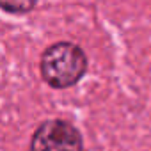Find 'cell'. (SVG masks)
<instances>
[{
  "instance_id": "obj_1",
  "label": "cell",
  "mask_w": 151,
  "mask_h": 151,
  "mask_svg": "<svg viewBox=\"0 0 151 151\" xmlns=\"http://www.w3.org/2000/svg\"><path fill=\"white\" fill-rule=\"evenodd\" d=\"M41 77L53 89H66L77 84L87 71L84 50L73 43L60 41L45 50L41 55Z\"/></svg>"
},
{
  "instance_id": "obj_2",
  "label": "cell",
  "mask_w": 151,
  "mask_h": 151,
  "mask_svg": "<svg viewBox=\"0 0 151 151\" xmlns=\"http://www.w3.org/2000/svg\"><path fill=\"white\" fill-rule=\"evenodd\" d=\"M82 147L80 132L62 119L41 123L30 140V151H82Z\"/></svg>"
},
{
  "instance_id": "obj_3",
  "label": "cell",
  "mask_w": 151,
  "mask_h": 151,
  "mask_svg": "<svg viewBox=\"0 0 151 151\" xmlns=\"http://www.w3.org/2000/svg\"><path fill=\"white\" fill-rule=\"evenodd\" d=\"M37 0H0V9L11 14H23L34 9Z\"/></svg>"
}]
</instances>
